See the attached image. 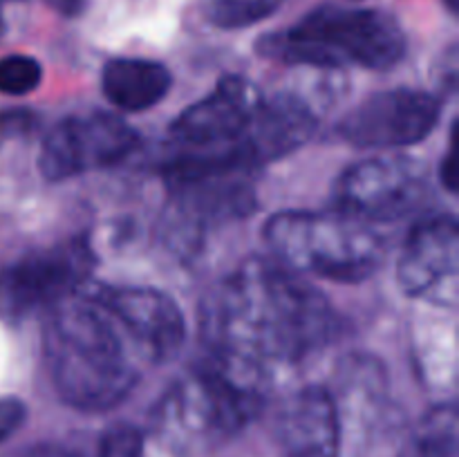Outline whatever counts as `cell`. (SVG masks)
Returning a JSON list of instances; mask_svg holds the SVG:
<instances>
[{
    "instance_id": "22",
    "label": "cell",
    "mask_w": 459,
    "mask_h": 457,
    "mask_svg": "<svg viewBox=\"0 0 459 457\" xmlns=\"http://www.w3.org/2000/svg\"><path fill=\"white\" fill-rule=\"evenodd\" d=\"M54 12L63 13V16H76V13L83 12L85 0H45Z\"/></svg>"
},
{
    "instance_id": "15",
    "label": "cell",
    "mask_w": 459,
    "mask_h": 457,
    "mask_svg": "<svg viewBox=\"0 0 459 457\" xmlns=\"http://www.w3.org/2000/svg\"><path fill=\"white\" fill-rule=\"evenodd\" d=\"M399 457H459V419L453 403L426 412L408 435Z\"/></svg>"
},
{
    "instance_id": "19",
    "label": "cell",
    "mask_w": 459,
    "mask_h": 457,
    "mask_svg": "<svg viewBox=\"0 0 459 457\" xmlns=\"http://www.w3.org/2000/svg\"><path fill=\"white\" fill-rule=\"evenodd\" d=\"M27 419V406L22 399L12 397H0V444L7 442L9 437L22 428Z\"/></svg>"
},
{
    "instance_id": "2",
    "label": "cell",
    "mask_w": 459,
    "mask_h": 457,
    "mask_svg": "<svg viewBox=\"0 0 459 457\" xmlns=\"http://www.w3.org/2000/svg\"><path fill=\"white\" fill-rule=\"evenodd\" d=\"M119 323L81 287L45 312L43 358L63 403L83 412L119 406L139 381V367Z\"/></svg>"
},
{
    "instance_id": "10",
    "label": "cell",
    "mask_w": 459,
    "mask_h": 457,
    "mask_svg": "<svg viewBox=\"0 0 459 457\" xmlns=\"http://www.w3.org/2000/svg\"><path fill=\"white\" fill-rule=\"evenodd\" d=\"M459 280V224L453 215L426 218L408 233L397 260L403 294L455 307Z\"/></svg>"
},
{
    "instance_id": "4",
    "label": "cell",
    "mask_w": 459,
    "mask_h": 457,
    "mask_svg": "<svg viewBox=\"0 0 459 457\" xmlns=\"http://www.w3.org/2000/svg\"><path fill=\"white\" fill-rule=\"evenodd\" d=\"M272 258L299 276L361 282L379 269L384 240L339 211H281L263 228Z\"/></svg>"
},
{
    "instance_id": "23",
    "label": "cell",
    "mask_w": 459,
    "mask_h": 457,
    "mask_svg": "<svg viewBox=\"0 0 459 457\" xmlns=\"http://www.w3.org/2000/svg\"><path fill=\"white\" fill-rule=\"evenodd\" d=\"M442 3L446 4V7H448V12L457 13V4H459V0H442Z\"/></svg>"
},
{
    "instance_id": "25",
    "label": "cell",
    "mask_w": 459,
    "mask_h": 457,
    "mask_svg": "<svg viewBox=\"0 0 459 457\" xmlns=\"http://www.w3.org/2000/svg\"><path fill=\"white\" fill-rule=\"evenodd\" d=\"M0 3H7V0H0Z\"/></svg>"
},
{
    "instance_id": "6",
    "label": "cell",
    "mask_w": 459,
    "mask_h": 457,
    "mask_svg": "<svg viewBox=\"0 0 459 457\" xmlns=\"http://www.w3.org/2000/svg\"><path fill=\"white\" fill-rule=\"evenodd\" d=\"M429 197L426 168L412 157H370L348 166L332 188L339 213L366 224L406 218Z\"/></svg>"
},
{
    "instance_id": "11",
    "label": "cell",
    "mask_w": 459,
    "mask_h": 457,
    "mask_svg": "<svg viewBox=\"0 0 459 457\" xmlns=\"http://www.w3.org/2000/svg\"><path fill=\"white\" fill-rule=\"evenodd\" d=\"M263 99V92L245 76H222L209 97L175 116L170 137L197 151L240 142Z\"/></svg>"
},
{
    "instance_id": "9",
    "label": "cell",
    "mask_w": 459,
    "mask_h": 457,
    "mask_svg": "<svg viewBox=\"0 0 459 457\" xmlns=\"http://www.w3.org/2000/svg\"><path fill=\"white\" fill-rule=\"evenodd\" d=\"M442 103L424 90L394 88L363 99L339 121L343 142L357 148H403L437 128Z\"/></svg>"
},
{
    "instance_id": "14",
    "label": "cell",
    "mask_w": 459,
    "mask_h": 457,
    "mask_svg": "<svg viewBox=\"0 0 459 457\" xmlns=\"http://www.w3.org/2000/svg\"><path fill=\"white\" fill-rule=\"evenodd\" d=\"M173 88L166 65L148 58H112L101 74L103 97L126 112L155 108Z\"/></svg>"
},
{
    "instance_id": "20",
    "label": "cell",
    "mask_w": 459,
    "mask_h": 457,
    "mask_svg": "<svg viewBox=\"0 0 459 457\" xmlns=\"http://www.w3.org/2000/svg\"><path fill=\"white\" fill-rule=\"evenodd\" d=\"M30 121H31V115H27V112H18V110L4 112V115H0V137H9V134L13 133H22V130L30 128Z\"/></svg>"
},
{
    "instance_id": "18",
    "label": "cell",
    "mask_w": 459,
    "mask_h": 457,
    "mask_svg": "<svg viewBox=\"0 0 459 457\" xmlns=\"http://www.w3.org/2000/svg\"><path fill=\"white\" fill-rule=\"evenodd\" d=\"M97 457H146L142 430L130 424H115L103 433Z\"/></svg>"
},
{
    "instance_id": "21",
    "label": "cell",
    "mask_w": 459,
    "mask_h": 457,
    "mask_svg": "<svg viewBox=\"0 0 459 457\" xmlns=\"http://www.w3.org/2000/svg\"><path fill=\"white\" fill-rule=\"evenodd\" d=\"M439 177H442V184L448 188L451 193L457 191V161L455 155H453V148L446 152L442 161V168H439Z\"/></svg>"
},
{
    "instance_id": "17",
    "label": "cell",
    "mask_w": 459,
    "mask_h": 457,
    "mask_svg": "<svg viewBox=\"0 0 459 457\" xmlns=\"http://www.w3.org/2000/svg\"><path fill=\"white\" fill-rule=\"evenodd\" d=\"M43 81V67L27 54H9L0 58V92L7 97H25Z\"/></svg>"
},
{
    "instance_id": "16",
    "label": "cell",
    "mask_w": 459,
    "mask_h": 457,
    "mask_svg": "<svg viewBox=\"0 0 459 457\" xmlns=\"http://www.w3.org/2000/svg\"><path fill=\"white\" fill-rule=\"evenodd\" d=\"M285 0H213L209 21L220 30H242L273 16Z\"/></svg>"
},
{
    "instance_id": "8",
    "label": "cell",
    "mask_w": 459,
    "mask_h": 457,
    "mask_svg": "<svg viewBox=\"0 0 459 457\" xmlns=\"http://www.w3.org/2000/svg\"><path fill=\"white\" fill-rule=\"evenodd\" d=\"M83 291L119 323L146 361L166 363L178 357L186 341V318L169 294L106 282H85Z\"/></svg>"
},
{
    "instance_id": "13",
    "label": "cell",
    "mask_w": 459,
    "mask_h": 457,
    "mask_svg": "<svg viewBox=\"0 0 459 457\" xmlns=\"http://www.w3.org/2000/svg\"><path fill=\"white\" fill-rule=\"evenodd\" d=\"M318 125L314 108L294 92L263 99L245 137L236 142L254 168L303 148Z\"/></svg>"
},
{
    "instance_id": "1",
    "label": "cell",
    "mask_w": 459,
    "mask_h": 457,
    "mask_svg": "<svg viewBox=\"0 0 459 457\" xmlns=\"http://www.w3.org/2000/svg\"><path fill=\"white\" fill-rule=\"evenodd\" d=\"M336 332L330 300L299 273L269 258L245 260L200 303L204 354L273 385L325 348Z\"/></svg>"
},
{
    "instance_id": "12",
    "label": "cell",
    "mask_w": 459,
    "mask_h": 457,
    "mask_svg": "<svg viewBox=\"0 0 459 457\" xmlns=\"http://www.w3.org/2000/svg\"><path fill=\"white\" fill-rule=\"evenodd\" d=\"M281 457H341L343 424L334 394L325 385H305L290 394L276 417Z\"/></svg>"
},
{
    "instance_id": "7",
    "label": "cell",
    "mask_w": 459,
    "mask_h": 457,
    "mask_svg": "<svg viewBox=\"0 0 459 457\" xmlns=\"http://www.w3.org/2000/svg\"><path fill=\"white\" fill-rule=\"evenodd\" d=\"M139 134L112 112L67 116L40 143L39 170L49 182L110 168L137 148Z\"/></svg>"
},
{
    "instance_id": "5",
    "label": "cell",
    "mask_w": 459,
    "mask_h": 457,
    "mask_svg": "<svg viewBox=\"0 0 459 457\" xmlns=\"http://www.w3.org/2000/svg\"><path fill=\"white\" fill-rule=\"evenodd\" d=\"M97 264L85 236L36 249L0 269V318L48 312L74 296Z\"/></svg>"
},
{
    "instance_id": "3",
    "label": "cell",
    "mask_w": 459,
    "mask_h": 457,
    "mask_svg": "<svg viewBox=\"0 0 459 457\" xmlns=\"http://www.w3.org/2000/svg\"><path fill=\"white\" fill-rule=\"evenodd\" d=\"M258 54L287 65L345 67L361 65L384 72L406 54V34L390 13L323 4L296 25L263 36Z\"/></svg>"
},
{
    "instance_id": "24",
    "label": "cell",
    "mask_w": 459,
    "mask_h": 457,
    "mask_svg": "<svg viewBox=\"0 0 459 457\" xmlns=\"http://www.w3.org/2000/svg\"><path fill=\"white\" fill-rule=\"evenodd\" d=\"M0 34H3V18H0Z\"/></svg>"
}]
</instances>
